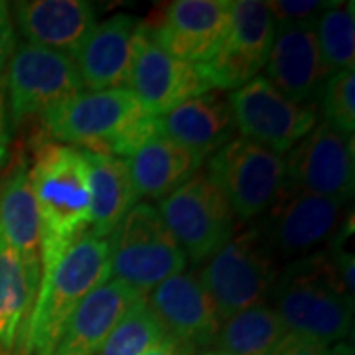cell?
I'll list each match as a JSON object with an SVG mask.
<instances>
[{
	"mask_svg": "<svg viewBox=\"0 0 355 355\" xmlns=\"http://www.w3.org/2000/svg\"><path fill=\"white\" fill-rule=\"evenodd\" d=\"M28 174L38 209L40 261L44 270L91 233L89 164L83 150L48 142L40 146Z\"/></svg>",
	"mask_w": 355,
	"mask_h": 355,
	"instance_id": "6da1fadb",
	"label": "cell"
},
{
	"mask_svg": "<svg viewBox=\"0 0 355 355\" xmlns=\"http://www.w3.org/2000/svg\"><path fill=\"white\" fill-rule=\"evenodd\" d=\"M111 277L109 241L85 235L42 270L38 298L16 342V355H51L65 322Z\"/></svg>",
	"mask_w": 355,
	"mask_h": 355,
	"instance_id": "7a4b0ae2",
	"label": "cell"
},
{
	"mask_svg": "<svg viewBox=\"0 0 355 355\" xmlns=\"http://www.w3.org/2000/svg\"><path fill=\"white\" fill-rule=\"evenodd\" d=\"M42 119L55 140L119 158H130L156 135L154 116L130 89L81 91Z\"/></svg>",
	"mask_w": 355,
	"mask_h": 355,
	"instance_id": "3957f363",
	"label": "cell"
},
{
	"mask_svg": "<svg viewBox=\"0 0 355 355\" xmlns=\"http://www.w3.org/2000/svg\"><path fill=\"white\" fill-rule=\"evenodd\" d=\"M277 314L286 330L326 343L343 342L354 324V296L343 288L330 251L298 259L272 286Z\"/></svg>",
	"mask_w": 355,
	"mask_h": 355,
	"instance_id": "277c9868",
	"label": "cell"
},
{
	"mask_svg": "<svg viewBox=\"0 0 355 355\" xmlns=\"http://www.w3.org/2000/svg\"><path fill=\"white\" fill-rule=\"evenodd\" d=\"M109 261L114 280L146 298L158 284L180 275L188 259L158 209L150 203H137L111 235Z\"/></svg>",
	"mask_w": 355,
	"mask_h": 355,
	"instance_id": "5b68a950",
	"label": "cell"
},
{
	"mask_svg": "<svg viewBox=\"0 0 355 355\" xmlns=\"http://www.w3.org/2000/svg\"><path fill=\"white\" fill-rule=\"evenodd\" d=\"M272 249L259 229H245L233 235L209 263L203 266L200 282L221 320L247 308L263 304L277 282Z\"/></svg>",
	"mask_w": 355,
	"mask_h": 355,
	"instance_id": "8992f818",
	"label": "cell"
},
{
	"mask_svg": "<svg viewBox=\"0 0 355 355\" xmlns=\"http://www.w3.org/2000/svg\"><path fill=\"white\" fill-rule=\"evenodd\" d=\"M158 214L186 259L202 263L233 237V211L209 176L198 174L160 202Z\"/></svg>",
	"mask_w": 355,
	"mask_h": 355,
	"instance_id": "52a82bcc",
	"label": "cell"
},
{
	"mask_svg": "<svg viewBox=\"0 0 355 355\" xmlns=\"http://www.w3.org/2000/svg\"><path fill=\"white\" fill-rule=\"evenodd\" d=\"M209 178L227 198L233 216L249 221L279 198L286 184V166L280 154L237 137L209 160Z\"/></svg>",
	"mask_w": 355,
	"mask_h": 355,
	"instance_id": "ba28073f",
	"label": "cell"
},
{
	"mask_svg": "<svg viewBox=\"0 0 355 355\" xmlns=\"http://www.w3.org/2000/svg\"><path fill=\"white\" fill-rule=\"evenodd\" d=\"M6 83L14 125L34 114H46L83 89L71 55L28 42L14 48Z\"/></svg>",
	"mask_w": 355,
	"mask_h": 355,
	"instance_id": "9c48e42d",
	"label": "cell"
},
{
	"mask_svg": "<svg viewBox=\"0 0 355 355\" xmlns=\"http://www.w3.org/2000/svg\"><path fill=\"white\" fill-rule=\"evenodd\" d=\"M227 101L243 139L259 142L280 156L316 127L312 105L291 101L261 76L231 91Z\"/></svg>",
	"mask_w": 355,
	"mask_h": 355,
	"instance_id": "30bf717a",
	"label": "cell"
},
{
	"mask_svg": "<svg viewBox=\"0 0 355 355\" xmlns=\"http://www.w3.org/2000/svg\"><path fill=\"white\" fill-rule=\"evenodd\" d=\"M275 28L266 2L233 0L227 36L216 55L200 65L211 89L235 91L259 76L268 60Z\"/></svg>",
	"mask_w": 355,
	"mask_h": 355,
	"instance_id": "8fae6325",
	"label": "cell"
},
{
	"mask_svg": "<svg viewBox=\"0 0 355 355\" xmlns=\"http://www.w3.org/2000/svg\"><path fill=\"white\" fill-rule=\"evenodd\" d=\"M128 89L139 97L148 113L160 116L182 103L209 93L211 85L200 65L166 53L154 38L153 28L139 24L135 32Z\"/></svg>",
	"mask_w": 355,
	"mask_h": 355,
	"instance_id": "7c38bea8",
	"label": "cell"
},
{
	"mask_svg": "<svg viewBox=\"0 0 355 355\" xmlns=\"http://www.w3.org/2000/svg\"><path fill=\"white\" fill-rule=\"evenodd\" d=\"M286 186L347 203L354 196V137L320 123L284 160Z\"/></svg>",
	"mask_w": 355,
	"mask_h": 355,
	"instance_id": "4fadbf2b",
	"label": "cell"
},
{
	"mask_svg": "<svg viewBox=\"0 0 355 355\" xmlns=\"http://www.w3.org/2000/svg\"><path fill=\"white\" fill-rule=\"evenodd\" d=\"M345 203L314 193H306L284 184L275 203L268 207L270 249L286 257L304 254L334 237Z\"/></svg>",
	"mask_w": 355,
	"mask_h": 355,
	"instance_id": "5bb4252c",
	"label": "cell"
},
{
	"mask_svg": "<svg viewBox=\"0 0 355 355\" xmlns=\"http://www.w3.org/2000/svg\"><path fill=\"white\" fill-rule=\"evenodd\" d=\"M233 0H176L153 28L158 46L182 62L207 64L227 36Z\"/></svg>",
	"mask_w": 355,
	"mask_h": 355,
	"instance_id": "9a60e30c",
	"label": "cell"
},
{
	"mask_svg": "<svg viewBox=\"0 0 355 355\" xmlns=\"http://www.w3.org/2000/svg\"><path fill=\"white\" fill-rule=\"evenodd\" d=\"M265 73L266 81L284 97L310 105L330 77L318 48L316 22L277 26Z\"/></svg>",
	"mask_w": 355,
	"mask_h": 355,
	"instance_id": "2e32d148",
	"label": "cell"
},
{
	"mask_svg": "<svg viewBox=\"0 0 355 355\" xmlns=\"http://www.w3.org/2000/svg\"><path fill=\"white\" fill-rule=\"evenodd\" d=\"M146 306L170 338L193 347L216 340L221 318L211 296L200 279L190 275H174L148 292Z\"/></svg>",
	"mask_w": 355,
	"mask_h": 355,
	"instance_id": "e0dca14e",
	"label": "cell"
},
{
	"mask_svg": "<svg viewBox=\"0 0 355 355\" xmlns=\"http://www.w3.org/2000/svg\"><path fill=\"white\" fill-rule=\"evenodd\" d=\"M137 26L139 22L132 16L114 14L89 30L71 55L83 89H128Z\"/></svg>",
	"mask_w": 355,
	"mask_h": 355,
	"instance_id": "ac0fdd59",
	"label": "cell"
},
{
	"mask_svg": "<svg viewBox=\"0 0 355 355\" xmlns=\"http://www.w3.org/2000/svg\"><path fill=\"white\" fill-rule=\"evenodd\" d=\"M140 302H144L142 294L119 280H107L77 306L51 355H93L114 326Z\"/></svg>",
	"mask_w": 355,
	"mask_h": 355,
	"instance_id": "d6986e66",
	"label": "cell"
},
{
	"mask_svg": "<svg viewBox=\"0 0 355 355\" xmlns=\"http://www.w3.org/2000/svg\"><path fill=\"white\" fill-rule=\"evenodd\" d=\"M154 130L158 137L205 158L233 140L237 128L227 99L217 93H203L154 116Z\"/></svg>",
	"mask_w": 355,
	"mask_h": 355,
	"instance_id": "ffe728a7",
	"label": "cell"
},
{
	"mask_svg": "<svg viewBox=\"0 0 355 355\" xmlns=\"http://www.w3.org/2000/svg\"><path fill=\"white\" fill-rule=\"evenodd\" d=\"M14 20L28 44L73 55L95 26L85 0H24L12 4Z\"/></svg>",
	"mask_w": 355,
	"mask_h": 355,
	"instance_id": "44dd1931",
	"label": "cell"
},
{
	"mask_svg": "<svg viewBox=\"0 0 355 355\" xmlns=\"http://www.w3.org/2000/svg\"><path fill=\"white\" fill-rule=\"evenodd\" d=\"M127 164L137 200H164L198 174L203 156L154 135L128 158Z\"/></svg>",
	"mask_w": 355,
	"mask_h": 355,
	"instance_id": "7402d4cb",
	"label": "cell"
},
{
	"mask_svg": "<svg viewBox=\"0 0 355 355\" xmlns=\"http://www.w3.org/2000/svg\"><path fill=\"white\" fill-rule=\"evenodd\" d=\"M91 184V235L105 239L125 219L137 203L125 158L109 154L85 153Z\"/></svg>",
	"mask_w": 355,
	"mask_h": 355,
	"instance_id": "603a6c76",
	"label": "cell"
},
{
	"mask_svg": "<svg viewBox=\"0 0 355 355\" xmlns=\"http://www.w3.org/2000/svg\"><path fill=\"white\" fill-rule=\"evenodd\" d=\"M0 241L26 265L40 266V221L26 164L16 166L0 190Z\"/></svg>",
	"mask_w": 355,
	"mask_h": 355,
	"instance_id": "cb8c5ba5",
	"label": "cell"
},
{
	"mask_svg": "<svg viewBox=\"0 0 355 355\" xmlns=\"http://www.w3.org/2000/svg\"><path fill=\"white\" fill-rule=\"evenodd\" d=\"M40 266L26 265L0 241V354H12L38 294Z\"/></svg>",
	"mask_w": 355,
	"mask_h": 355,
	"instance_id": "d4e9b609",
	"label": "cell"
},
{
	"mask_svg": "<svg viewBox=\"0 0 355 355\" xmlns=\"http://www.w3.org/2000/svg\"><path fill=\"white\" fill-rule=\"evenodd\" d=\"M286 334L275 308L257 304L227 318L214 342L223 355H272Z\"/></svg>",
	"mask_w": 355,
	"mask_h": 355,
	"instance_id": "484cf974",
	"label": "cell"
},
{
	"mask_svg": "<svg viewBox=\"0 0 355 355\" xmlns=\"http://www.w3.org/2000/svg\"><path fill=\"white\" fill-rule=\"evenodd\" d=\"M316 38L322 62L330 76L354 69L355 64V4L334 2L316 20Z\"/></svg>",
	"mask_w": 355,
	"mask_h": 355,
	"instance_id": "4316f807",
	"label": "cell"
},
{
	"mask_svg": "<svg viewBox=\"0 0 355 355\" xmlns=\"http://www.w3.org/2000/svg\"><path fill=\"white\" fill-rule=\"evenodd\" d=\"M168 338L170 336L144 300L114 326L93 355H142Z\"/></svg>",
	"mask_w": 355,
	"mask_h": 355,
	"instance_id": "83f0119b",
	"label": "cell"
},
{
	"mask_svg": "<svg viewBox=\"0 0 355 355\" xmlns=\"http://www.w3.org/2000/svg\"><path fill=\"white\" fill-rule=\"evenodd\" d=\"M355 71L343 69L328 77L322 89V109L330 127L354 137L355 130Z\"/></svg>",
	"mask_w": 355,
	"mask_h": 355,
	"instance_id": "f1b7e54d",
	"label": "cell"
},
{
	"mask_svg": "<svg viewBox=\"0 0 355 355\" xmlns=\"http://www.w3.org/2000/svg\"><path fill=\"white\" fill-rule=\"evenodd\" d=\"M334 2H320V0H272L266 2L275 24H304V22H316L324 10H328Z\"/></svg>",
	"mask_w": 355,
	"mask_h": 355,
	"instance_id": "f546056e",
	"label": "cell"
},
{
	"mask_svg": "<svg viewBox=\"0 0 355 355\" xmlns=\"http://www.w3.org/2000/svg\"><path fill=\"white\" fill-rule=\"evenodd\" d=\"M272 355H330V345L288 331Z\"/></svg>",
	"mask_w": 355,
	"mask_h": 355,
	"instance_id": "4dcf8cb0",
	"label": "cell"
},
{
	"mask_svg": "<svg viewBox=\"0 0 355 355\" xmlns=\"http://www.w3.org/2000/svg\"><path fill=\"white\" fill-rule=\"evenodd\" d=\"M14 48H16V38H14V24L10 18V8L6 2H0V85L4 79V69L12 58Z\"/></svg>",
	"mask_w": 355,
	"mask_h": 355,
	"instance_id": "1f68e13d",
	"label": "cell"
},
{
	"mask_svg": "<svg viewBox=\"0 0 355 355\" xmlns=\"http://www.w3.org/2000/svg\"><path fill=\"white\" fill-rule=\"evenodd\" d=\"M193 352H196V347L190 345V343L178 342L174 338H168L166 342L156 345L153 349H148L146 354L142 355H193Z\"/></svg>",
	"mask_w": 355,
	"mask_h": 355,
	"instance_id": "d6a6232c",
	"label": "cell"
},
{
	"mask_svg": "<svg viewBox=\"0 0 355 355\" xmlns=\"http://www.w3.org/2000/svg\"><path fill=\"white\" fill-rule=\"evenodd\" d=\"M6 109H4V93H2V85H0V153L4 150V142H6Z\"/></svg>",
	"mask_w": 355,
	"mask_h": 355,
	"instance_id": "836d02e7",
	"label": "cell"
},
{
	"mask_svg": "<svg viewBox=\"0 0 355 355\" xmlns=\"http://www.w3.org/2000/svg\"><path fill=\"white\" fill-rule=\"evenodd\" d=\"M330 355H354V347L345 342L334 343V347H330Z\"/></svg>",
	"mask_w": 355,
	"mask_h": 355,
	"instance_id": "e575fe53",
	"label": "cell"
},
{
	"mask_svg": "<svg viewBox=\"0 0 355 355\" xmlns=\"http://www.w3.org/2000/svg\"><path fill=\"white\" fill-rule=\"evenodd\" d=\"M202 355H223L221 352H217V349H211V352H203Z\"/></svg>",
	"mask_w": 355,
	"mask_h": 355,
	"instance_id": "d590c367",
	"label": "cell"
},
{
	"mask_svg": "<svg viewBox=\"0 0 355 355\" xmlns=\"http://www.w3.org/2000/svg\"><path fill=\"white\" fill-rule=\"evenodd\" d=\"M0 355H10V354H0Z\"/></svg>",
	"mask_w": 355,
	"mask_h": 355,
	"instance_id": "8d00e7d4",
	"label": "cell"
}]
</instances>
